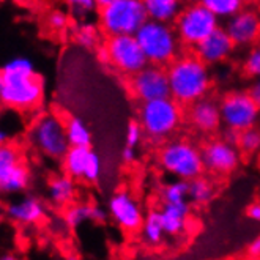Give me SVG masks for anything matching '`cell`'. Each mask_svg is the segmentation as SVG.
Returning <instances> with one entry per match:
<instances>
[{"mask_svg":"<svg viewBox=\"0 0 260 260\" xmlns=\"http://www.w3.org/2000/svg\"><path fill=\"white\" fill-rule=\"evenodd\" d=\"M4 85L0 90V103L16 111H30L43 100L44 87L40 76L35 73L32 60L16 57L0 70Z\"/></svg>","mask_w":260,"mask_h":260,"instance_id":"1","label":"cell"},{"mask_svg":"<svg viewBox=\"0 0 260 260\" xmlns=\"http://www.w3.org/2000/svg\"><path fill=\"white\" fill-rule=\"evenodd\" d=\"M167 78L171 96L181 106H191L207 96L211 88L210 68L196 52L180 55L167 65Z\"/></svg>","mask_w":260,"mask_h":260,"instance_id":"2","label":"cell"},{"mask_svg":"<svg viewBox=\"0 0 260 260\" xmlns=\"http://www.w3.org/2000/svg\"><path fill=\"white\" fill-rule=\"evenodd\" d=\"M136 38L148 60V63L167 67L178 57L181 41L175 28L167 24L148 19L136 32Z\"/></svg>","mask_w":260,"mask_h":260,"instance_id":"3","label":"cell"},{"mask_svg":"<svg viewBox=\"0 0 260 260\" xmlns=\"http://www.w3.org/2000/svg\"><path fill=\"white\" fill-rule=\"evenodd\" d=\"M137 117L144 134L153 141H162L178 129L183 120L181 104H178L172 96L142 101Z\"/></svg>","mask_w":260,"mask_h":260,"instance_id":"4","label":"cell"},{"mask_svg":"<svg viewBox=\"0 0 260 260\" xmlns=\"http://www.w3.org/2000/svg\"><path fill=\"white\" fill-rule=\"evenodd\" d=\"M147 21L144 0H114L100 11V25L108 37L136 35Z\"/></svg>","mask_w":260,"mask_h":260,"instance_id":"5","label":"cell"},{"mask_svg":"<svg viewBox=\"0 0 260 260\" xmlns=\"http://www.w3.org/2000/svg\"><path fill=\"white\" fill-rule=\"evenodd\" d=\"M159 166L164 172L175 178L191 181L204 172L202 150L186 139H175L167 142L159 151Z\"/></svg>","mask_w":260,"mask_h":260,"instance_id":"6","label":"cell"},{"mask_svg":"<svg viewBox=\"0 0 260 260\" xmlns=\"http://www.w3.org/2000/svg\"><path fill=\"white\" fill-rule=\"evenodd\" d=\"M219 27V19L213 14L201 0L183 7L174 22V28L183 46L196 48Z\"/></svg>","mask_w":260,"mask_h":260,"instance_id":"7","label":"cell"},{"mask_svg":"<svg viewBox=\"0 0 260 260\" xmlns=\"http://www.w3.org/2000/svg\"><path fill=\"white\" fill-rule=\"evenodd\" d=\"M28 142L35 150L52 159H62L71 147L65 123L54 114H44L34 121L28 129Z\"/></svg>","mask_w":260,"mask_h":260,"instance_id":"8","label":"cell"},{"mask_svg":"<svg viewBox=\"0 0 260 260\" xmlns=\"http://www.w3.org/2000/svg\"><path fill=\"white\" fill-rule=\"evenodd\" d=\"M221 121L227 129L237 133L257 126L260 121V108L252 100L249 91L237 90L229 93L219 103Z\"/></svg>","mask_w":260,"mask_h":260,"instance_id":"9","label":"cell"},{"mask_svg":"<svg viewBox=\"0 0 260 260\" xmlns=\"http://www.w3.org/2000/svg\"><path fill=\"white\" fill-rule=\"evenodd\" d=\"M104 46L109 52V65L121 74L133 76L148 65V60L136 35L109 37Z\"/></svg>","mask_w":260,"mask_h":260,"instance_id":"10","label":"cell"},{"mask_svg":"<svg viewBox=\"0 0 260 260\" xmlns=\"http://www.w3.org/2000/svg\"><path fill=\"white\" fill-rule=\"evenodd\" d=\"M129 88L134 98L139 100L141 103L171 96L167 70L159 65L148 63L131 76Z\"/></svg>","mask_w":260,"mask_h":260,"instance_id":"11","label":"cell"},{"mask_svg":"<svg viewBox=\"0 0 260 260\" xmlns=\"http://www.w3.org/2000/svg\"><path fill=\"white\" fill-rule=\"evenodd\" d=\"M241 150L237 144L222 139L208 142L202 150L204 167L211 174L229 175L235 172L241 164Z\"/></svg>","mask_w":260,"mask_h":260,"instance_id":"12","label":"cell"},{"mask_svg":"<svg viewBox=\"0 0 260 260\" xmlns=\"http://www.w3.org/2000/svg\"><path fill=\"white\" fill-rule=\"evenodd\" d=\"M109 215L114 222L125 232L139 231L144 224V210L137 199L126 191L114 194L109 201Z\"/></svg>","mask_w":260,"mask_h":260,"instance_id":"13","label":"cell"},{"mask_svg":"<svg viewBox=\"0 0 260 260\" xmlns=\"http://www.w3.org/2000/svg\"><path fill=\"white\" fill-rule=\"evenodd\" d=\"M224 28L235 46H254L260 41V13L251 8H243L225 21Z\"/></svg>","mask_w":260,"mask_h":260,"instance_id":"14","label":"cell"},{"mask_svg":"<svg viewBox=\"0 0 260 260\" xmlns=\"http://www.w3.org/2000/svg\"><path fill=\"white\" fill-rule=\"evenodd\" d=\"M194 49L197 57L204 60L208 67H211L225 62L232 55L235 49V43L229 37L224 27H218L215 32L210 34L205 40L199 43Z\"/></svg>","mask_w":260,"mask_h":260,"instance_id":"15","label":"cell"},{"mask_svg":"<svg viewBox=\"0 0 260 260\" xmlns=\"http://www.w3.org/2000/svg\"><path fill=\"white\" fill-rule=\"evenodd\" d=\"M189 121L192 126L201 133H213L219 128L221 121V108L219 103L211 98H201L189 106Z\"/></svg>","mask_w":260,"mask_h":260,"instance_id":"16","label":"cell"},{"mask_svg":"<svg viewBox=\"0 0 260 260\" xmlns=\"http://www.w3.org/2000/svg\"><path fill=\"white\" fill-rule=\"evenodd\" d=\"M7 215L19 224H38L46 216V207L38 197L25 196L7 207Z\"/></svg>","mask_w":260,"mask_h":260,"instance_id":"17","label":"cell"},{"mask_svg":"<svg viewBox=\"0 0 260 260\" xmlns=\"http://www.w3.org/2000/svg\"><path fill=\"white\" fill-rule=\"evenodd\" d=\"M166 235H180L186 229L189 218V204L186 201L166 202L161 210Z\"/></svg>","mask_w":260,"mask_h":260,"instance_id":"18","label":"cell"},{"mask_svg":"<svg viewBox=\"0 0 260 260\" xmlns=\"http://www.w3.org/2000/svg\"><path fill=\"white\" fill-rule=\"evenodd\" d=\"M30 185V171L27 164L19 161L18 164L10 166L0 174V192L14 194L21 192Z\"/></svg>","mask_w":260,"mask_h":260,"instance_id":"19","label":"cell"},{"mask_svg":"<svg viewBox=\"0 0 260 260\" xmlns=\"http://www.w3.org/2000/svg\"><path fill=\"white\" fill-rule=\"evenodd\" d=\"M106 218H108V213L98 205L74 204V205H70L68 210L65 211V222L70 229H78L87 221L104 222Z\"/></svg>","mask_w":260,"mask_h":260,"instance_id":"20","label":"cell"},{"mask_svg":"<svg viewBox=\"0 0 260 260\" xmlns=\"http://www.w3.org/2000/svg\"><path fill=\"white\" fill-rule=\"evenodd\" d=\"M148 19L172 24L183 10V0H144Z\"/></svg>","mask_w":260,"mask_h":260,"instance_id":"21","label":"cell"},{"mask_svg":"<svg viewBox=\"0 0 260 260\" xmlns=\"http://www.w3.org/2000/svg\"><path fill=\"white\" fill-rule=\"evenodd\" d=\"M48 196L49 201L55 207H65L73 202V199L76 196V186H74V180L73 177L67 175H58L54 177L49 181L48 186Z\"/></svg>","mask_w":260,"mask_h":260,"instance_id":"22","label":"cell"},{"mask_svg":"<svg viewBox=\"0 0 260 260\" xmlns=\"http://www.w3.org/2000/svg\"><path fill=\"white\" fill-rule=\"evenodd\" d=\"M91 148L90 147H76L71 145L65 153L63 159V169L73 178H84L85 166L88 162Z\"/></svg>","mask_w":260,"mask_h":260,"instance_id":"23","label":"cell"},{"mask_svg":"<svg viewBox=\"0 0 260 260\" xmlns=\"http://www.w3.org/2000/svg\"><path fill=\"white\" fill-rule=\"evenodd\" d=\"M142 240L150 246H158L162 243V238L166 235L161 211H150L144 219V224L141 227Z\"/></svg>","mask_w":260,"mask_h":260,"instance_id":"24","label":"cell"},{"mask_svg":"<svg viewBox=\"0 0 260 260\" xmlns=\"http://www.w3.org/2000/svg\"><path fill=\"white\" fill-rule=\"evenodd\" d=\"M65 128H67V136H68L70 145L90 147L91 133H90V129L85 125L84 120H81L79 117H70L65 121Z\"/></svg>","mask_w":260,"mask_h":260,"instance_id":"25","label":"cell"},{"mask_svg":"<svg viewBox=\"0 0 260 260\" xmlns=\"http://www.w3.org/2000/svg\"><path fill=\"white\" fill-rule=\"evenodd\" d=\"M213 196H215V188H213V183L208 178H204L201 175L189 181L188 199L192 204H197V205L208 204L213 199Z\"/></svg>","mask_w":260,"mask_h":260,"instance_id":"26","label":"cell"},{"mask_svg":"<svg viewBox=\"0 0 260 260\" xmlns=\"http://www.w3.org/2000/svg\"><path fill=\"white\" fill-rule=\"evenodd\" d=\"M219 21H227L244 8L243 0H201Z\"/></svg>","mask_w":260,"mask_h":260,"instance_id":"27","label":"cell"},{"mask_svg":"<svg viewBox=\"0 0 260 260\" xmlns=\"http://www.w3.org/2000/svg\"><path fill=\"white\" fill-rule=\"evenodd\" d=\"M237 145L244 155H255L260 153V128L252 126L238 133Z\"/></svg>","mask_w":260,"mask_h":260,"instance_id":"28","label":"cell"},{"mask_svg":"<svg viewBox=\"0 0 260 260\" xmlns=\"http://www.w3.org/2000/svg\"><path fill=\"white\" fill-rule=\"evenodd\" d=\"M188 192H189V181L178 178V180L169 183V185L162 189V199H164V202L186 201Z\"/></svg>","mask_w":260,"mask_h":260,"instance_id":"29","label":"cell"},{"mask_svg":"<svg viewBox=\"0 0 260 260\" xmlns=\"http://www.w3.org/2000/svg\"><path fill=\"white\" fill-rule=\"evenodd\" d=\"M243 68L251 78H254V79L260 78V41L255 43L251 48V51L248 52V55L244 57Z\"/></svg>","mask_w":260,"mask_h":260,"instance_id":"30","label":"cell"},{"mask_svg":"<svg viewBox=\"0 0 260 260\" xmlns=\"http://www.w3.org/2000/svg\"><path fill=\"white\" fill-rule=\"evenodd\" d=\"M101 172H103V162H101V158L98 153H95L91 150L90 153V158H88V162L85 166V172H84V178L85 181L88 183H96L101 177Z\"/></svg>","mask_w":260,"mask_h":260,"instance_id":"31","label":"cell"},{"mask_svg":"<svg viewBox=\"0 0 260 260\" xmlns=\"http://www.w3.org/2000/svg\"><path fill=\"white\" fill-rule=\"evenodd\" d=\"M21 159V153L18 151L16 147L8 145V144H2L0 145V174H2L5 169H8L10 166L18 164Z\"/></svg>","mask_w":260,"mask_h":260,"instance_id":"32","label":"cell"},{"mask_svg":"<svg viewBox=\"0 0 260 260\" xmlns=\"http://www.w3.org/2000/svg\"><path fill=\"white\" fill-rule=\"evenodd\" d=\"M76 41H78L82 48L91 49L98 44V32L93 25H82L78 34H76Z\"/></svg>","mask_w":260,"mask_h":260,"instance_id":"33","label":"cell"},{"mask_svg":"<svg viewBox=\"0 0 260 260\" xmlns=\"http://www.w3.org/2000/svg\"><path fill=\"white\" fill-rule=\"evenodd\" d=\"M142 134H144V129L141 126L139 121H131L126 128V136H125V145H129V147H137L139 142L142 141Z\"/></svg>","mask_w":260,"mask_h":260,"instance_id":"34","label":"cell"},{"mask_svg":"<svg viewBox=\"0 0 260 260\" xmlns=\"http://www.w3.org/2000/svg\"><path fill=\"white\" fill-rule=\"evenodd\" d=\"M48 24L52 30H63L68 25V16L63 11H52L48 18Z\"/></svg>","mask_w":260,"mask_h":260,"instance_id":"35","label":"cell"},{"mask_svg":"<svg viewBox=\"0 0 260 260\" xmlns=\"http://www.w3.org/2000/svg\"><path fill=\"white\" fill-rule=\"evenodd\" d=\"M67 4L76 13H88V11H93L96 7L95 0H67Z\"/></svg>","mask_w":260,"mask_h":260,"instance_id":"36","label":"cell"},{"mask_svg":"<svg viewBox=\"0 0 260 260\" xmlns=\"http://www.w3.org/2000/svg\"><path fill=\"white\" fill-rule=\"evenodd\" d=\"M246 216H248V219H251L254 222H260V202L258 201L251 204V205H248Z\"/></svg>","mask_w":260,"mask_h":260,"instance_id":"37","label":"cell"},{"mask_svg":"<svg viewBox=\"0 0 260 260\" xmlns=\"http://www.w3.org/2000/svg\"><path fill=\"white\" fill-rule=\"evenodd\" d=\"M136 156H137V151H136V147H129V145H125V148L121 150V161L125 164H131L136 161Z\"/></svg>","mask_w":260,"mask_h":260,"instance_id":"38","label":"cell"},{"mask_svg":"<svg viewBox=\"0 0 260 260\" xmlns=\"http://www.w3.org/2000/svg\"><path fill=\"white\" fill-rule=\"evenodd\" d=\"M248 255L252 258H260V235L252 238L248 244Z\"/></svg>","mask_w":260,"mask_h":260,"instance_id":"39","label":"cell"},{"mask_svg":"<svg viewBox=\"0 0 260 260\" xmlns=\"http://www.w3.org/2000/svg\"><path fill=\"white\" fill-rule=\"evenodd\" d=\"M249 95L252 96V100L257 103V106L260 108V78H255L254 79V82L251 84V87H249Z\"/></svg>","mask_w":260,"mask_h":260,"instance_id":"40","label":"cell"},{"mask_svg":"<svg viewBox=\"0 0 260 260\" xmlns=\"http://www.w3.org/2000/svg\"><path fill=\"white\" fill-rule=\"evenodd\" d=\"M96 57L103 65H109V52H108V49H106V46H103V48L98 49Z\"/></svg>","mask_w":260,"mask_h":260,"instance_id":"41","label":"cell"},{"mask_svg":"<svg viewBox=\"0 0 260 260\" xmlns=\"http://www.w3.org/2000/svg\"><path fill=\"white\" fill-rule=\"evenodd\" d=\"M8 142V133L5 131V128L0 125V145L2 144H7Z\"/></svg>","mask_w":260,"mask_h":260,"instance_id":"42","label":"cell"},{"mask_svg":"<svg viewBox=\"0 0 260 260\" xmlns=\"http://www.w3.org/2000/svg\"><path fill=\"white\" fill-rule=\"evenodd\" d=\"M96 2V7H100V8H103V7H106V5H109V4H112L114 0H95Z\"/></svg>","mask_w":260,"mask_h":260,"instance_id":"43","label":"cell"},{"mask_svg":"<svg viewBox=\"0 0 260 260\" xmlns=\"http://www.w3.org/2000/svg\"><path fill=\"white\" fill-rule=\"evenodd\" d=\"M244 4H258L260 0H243Z\"/></svg>","mask_w":260,"mask_h":260,"instance_id":"44","label":"cell"},{"mask_svg":"<svg viewBox=\"0 0 260 260\" xmlns=\"http://www.w3.org/2000/svg\"><path fill=\"white\" fill-rule=\"evenodd\" d=\"M4 260H14V255H4Z\"/></svg>","mask_w":260,"mask_h":260,"instance_id":"45","label":"cell"},{"mask_svg":"<svg viewBox=\"0 0 260 260\" xmlns=\"http://www.w3.org/2000/svg\"><path fill=\"white\" fill-rule=\"evenodd\" d=\"M2 85H4V79H2V73H0V90H2Z\"/></svg>","mask_w":260,"mask_h":260,"instance_id":"46","label":"cell"},{"mask_svg":"<svg viewBox=\"0 0 260 260\" xmlns=\"http://www.w3.org/2000/svg\"><path fill=\"white\" fill-rule=\"evenodd\" d=\"M257 164H258V171H260V155H258V159H257Z\"/></svg>","mask_w":260,"mask_h":260,"instance_id":"47","label":"cell"},{"mask_svg":"<svg viewBox=\"0 0 260 260\" xmlns=\"http://www.w3.org/2000/svg\"><path fill=\"white\" fill-rule=\"evenodd\" d=\"M257 201L260 202V191H258V194H257Z\"/></svg>","mask_w":260,"mask_h":260,"instance_id":"48","label":"cell"},{"mask_svg":"<svg viewBox=\"0 0 260 260\" xmlns=\"http://www.w3.org/2000/svg\"><path fill=\"white\" fill-rule=\"evenodd\" d=\"M258 123H260V121H258Z\"/></svg>","mask_w":260,"mask_h":260,"instance_id":"49","label":"cell"}]
</instances>
